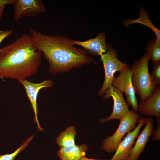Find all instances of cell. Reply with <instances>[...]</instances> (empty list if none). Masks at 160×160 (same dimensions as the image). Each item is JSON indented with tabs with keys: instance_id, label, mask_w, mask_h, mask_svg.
Instances as JSON below:
<instances>
[{
	"instance_id": "44dd1931",
	"label": "cell",
	"mask_w": 160,
	"mask_h": 160,
	"mask_svg": "<svg viewBox=\"0 0 160 160\" xmlns=\"http://www.w3.org/2000/svg\"><path fill=\"white\" fill-rule=\"evenodd\" d=\"M12 33V29L0 31V44L6 38L10 35Z\"/></svg>"
},
{
	"instance_id": "277c9868",
	"label": "cell",
	"mask_w": 160,
	"mask_h": 160,
	"mask_svg": "<svg viewBox=\"0 0 160 160\" xmlns=\"http://www.w3.org/2000/svg\"><path fill=\"white\" fill-rule=\"evenodd\" d=\"M141 117V116L132 110L130 111L120 120L119 125L114 133L104 140L101 149L108 153L115 152L124 136L134 129L138 119Z\"/></svg>"
},
{
	"instance_id": "ffe728a7",
	"label": "cell",
	"mask_w": 160,
	"mask_h": 160,
	"mask_svg": "<svg viewBox=\"0 0 160 160\" xmlns=\"http://www.w3.org/2000/svg\"><path fill=\"white\" fill-rule=\"evenodd\" d=\"M157 125L152 134L151 140L153 142L160 140V119L156 118Z\"/></svg>"
},
{
	"instance_id": "d6986e66",
	"label": "cell",
	"mask_w": 160,
	"mask_h": 160,
	"mask_svg": "<svg viewBox=\"0 0 160 160\" xmlns=\"http://www.w3.org/2000/svg\"><path fill=\"white\" fill-rule=\"evenodd\" d=\"M153 65V69L150 76L153 83L157 86L160 85V61Z\"/></svg>"
},
{
	"instance_id": "8992f818",
	"label": "cell",
	"mask_w": 160,
	"mask_h": 160,
	"mask_svg": "<svg viewBox=\"0 0 160 160\" xmlns=\"http://www.w3.org/2000/svg\"><path fill=\"white\" fill-rule=\"evenodd\" d=\"M132 75L131 68L129 66L127 67L120 71L118 76L114 77L111 85L125 92L128 105L132 106L133 111L136 112L138 104L132 82Z\"/></svg>"
},
{
	"instance_id": "5bb4252c",
	"label": "cell",
	"mask_w": 160,
	"mask_h": 160,
	"mask_svg": "<svg viewBox=\"0 0 160 160\" xmlns=\"http://www.w3.org/2000/svg\"><path fill=\"white\" fill-rule=\"evenodd\" d=\"M89 150L87 145H76L69 147H61L58 151L57 155L61 160H80L85 157Z\"/></svg>"
},
{
	"instance_id": "9c48e42d",
	"label": "cell",
	"mask_w": 160,
	"mask_h": 160,
	"mask_svg": "<svg viewBox=\"0 0 160 160\" xmlns=\"http://www.w3.org/2000/svg\"><path fill=\"white\" fill-rule=\"evenodd\" d=\"M145 118L142 117L137 121L138 125L128 132L117 148L114 154L110 160H127L129 157L135 140L138 137L142 127L145 124Z\"/></svg>"
},
{
	"instance_id": "4fadbf2b",
	"label": "cell",
	"mask_w": 160,
	"mask_h": 160,
	"mask_svg": "<svg viewBox=\"0 0 160 160\" xmlns=\"http://www.w3.org/2000/svg\"><path fill=\"white\" fill-rule=\"evenodd\" d=\"M137 111L145 116L160 119V85L147 100L138 105Z\"/></svg>"
},
{
	"instance_id": "603a6c76",
	"label": "cell",
	"mask_w": 160,
	"mask_h": 160,
	"mask_svg": "<svg viewBox=\"0 0 160 160\" xmlns=\"http://www.w3.org/2000/svg\"><path fill=\"white\" fill-rule=\"evenodd\" d=\"M6 5L4 4H0V20L1 18L3 10Z\"/></svg>"
},
{
	"instance_id": "ac0fdd59",
	"label": "cell",
	"mask_w": 160,
	"mask_h": 160,
	"mask_svg": "<svg viewBox=\"0 0 160 160\" xmlns=\"http://www.w3.org/2000/svg\"><path fill=\"white\" fill-rule=\"evenodd\" d=\"M34 135L26 139L14 152L10 154L0 155V160H14L16 156L29 143L34 137Z\"/></svg>"
},
{
	"instance_id": "8fae6325",
	"label": "cell",
	"mask_w": 160,
	"mask_h": 160,
	"mask_svg": "<svg viewBox=\"0 0 160 160\" xmlns=\"http://www.w3.org/2000/svg\"><path fill=\"white\" fill-rule=\"evenodd\" d=\"M154 122L152 117L145 118V126L138 135L127 160H138L140 154L144 151L149 138L152 135L153 130Z\"/></svg>"
},
{
	"instance_id": "3957f363",
	"label": "cell",
	"mask_w": 160,
	"mask_h": 160,
	"mask_svg": "<svg viewBox=\"0 0 160 160\" xmlns=\"http://www.w3.org/2000/svg\"><path fill=\"white\" fill-rule=\"evenodd\" d=\"M149 59L146 53L132 65V81L135 94L141 103L145 101L153 93L157 86L153 82L148 68Z\"/></svg>"
},
{
	"instance_id": "e0dca14e",
	"label": "cell",
	"mask_w": 160,
	"mask_h": 160,
	"mask_svg": "<svg viewBox=\"0 0 160 160\" xmlns=\"http://www.w3.org/2000/svg\"><path fill=\"white\" fill-rule=\"evenodd\" d=\"M147 56L153 63L160 61V40L156 38L149 42L146 49Z\"/></svg>"
},
{
	"instance_id": "6da1fadb",
	"label": "cell",
	"mask_w": 160,
	"mask_h": 160,
	"mask_svg": "<svg viewBox=\"0 0 160 160\" xmlns=\"http://www.w3.org/2000/svg\"><path fill=\"white\" fill-rule=\"evenodd\" d=\"M29 32L35 46L49 63V71L52 74L94 62L87 51L75 47L73 40L68 37L48 35L33 29Z\"/></svg>"
},
{
	"instance_id": "7402d4cb",
	"label": "cell",
	"mask_w": 160,
	"mask_h": 160,
	"mask_svg": "<svg viewBox=\"0 0 160 160\" xmlns=\"http://www.w3.org/2000/svg\"><path fill=\"white\" fill-rule=\"evenodd\" d=\"M14 0H0V4H12Z\"/></svg>"
},
{
	"instance_id": "2e32d148",
	"label": "cell",
	"mask_w": 160,
	"mask_h": 160,
	"mask_svg": "<svg viewBox=\"0 0 160 160\" xmlns=\"http://www.w3.org/2000/svg\"><path fill=\"white\" fill-rule=\"evenodd\" d=\"M140 17L137 19L127 20L124 23V25L128 26L129 25L136 23H141L149 27L155 33L156 38L160 40V31L151 22L148 16L147 12L143 8L139 11Z\"/></svg>"
},
{
	"instance_id": "cb8c5ba5",
	"label": "cell",
	"mask_w": 160,
	"mask_h": 160,
	"mask_svg": "<svg viewBox=\"0 0 160 160\" xmlns=\"http://www.w3.org/2000/svg\"><path fill=\"white\" fill-rule=\"evenodd\" d=\"M80 160H110L106 159H93L87 158L85 157H82Z\"/></svg>"
},
{
	"instance_id": "7c38bea8",
	"label": "cell",
	"mask_w": 160,
	"mask_h": 160,
	"mask_svg": "<svg viewBox=\"0 0 160 160\" xmlns=\"http://www.w3.org/2000/svg\"><path fill=\"white\" fill-rule=\"evenodd\" d=\"M105 38V33H98L95 38L85 41L73 40V43L74 45L82 47L89 54L96 56L101 55L107 52V44L106 42Z\"/></svg>"
},
{
	"instance_id": "52a82bcc",
	"label": "cell",
	"mask_w": 160,
	"mask_h": 160,
	"mask_svg": "<svg viewBox=\"0 0 160 160\" xmlns=\"http://www.w3.org/2000/svg\"><path fill=\"white\" fill-rule=\"evenodd\" d=\"M123 92L112 85L105 92L103 96L104 99L112 97L113 100V109L112 113L108 117L105 119L100 118L99 122L103 123L112 119L120 120L129 110L128 105L125 102Z\"/></svg>"
},
{
	"instance_id": "9a60e30c",
	"label": "cell",
	"mask_w": 160,
	"mask_h": 160,
	"mask_svg": "<svg viewBox=\"0 0 160 160\" xmlns=\"http://www.w3.org/2000/svg\"><path fill=\"white\" fill-rule=\"evenodd\" d=\"M76 132L75 126H71L62 132L56 139L57 143L61 147H65L75 145V138Z\"/></svg>"
},
{
	"instance_id": "ba28073f",
	"label": "cell",
	"mask_w": 160,
	"mask_h": 160,
	"mask_svg": "<svg viewBox=\"0 0 160 160\" xmlns=\"http://www.w3.org/2000/svg\"><path fill=\"white\" fill-rule=\"evenodd\" d=\"M13 17L16 22L24 17H34L46 10L41 0H14Z\"/></svg>"
},
{
	"instance_id": "30bf717a",
	"label": "cell",
	"mask_w": 160,
	"mask_h": 160,
	"mask_svg": "<svg viewBox=\"0 0 160 160\" xmlns=\"http://www.w3.org/2000/svg\"><path fill=\"white\" fill-rule=\"evenodd\" d=\"M18 81L25 88L27 97L31 103L34 112V121L37 124L38 129L39 130H42L38 119V95L41 89L52 86L54 84L53 82L50 79H46L39 83L32 82L26 79L20 80Z\"/></svg>"
},
{
	"instance_id": "7a4b0ae2",
	"label": "cell",
	"mask_w": 160,
	"mask_h": 160,
	"mask_svg": "<svg viewBox=\"0 0 160 160\" xmlns=\"http://www.w3.org/2000/svg\"><path fill=\"white\" fill-rule=\"evenodd\" d=\"M41 53L30 34H22L0 48V77L18 81L35 75L41 64Z\"/></svg>"
},
{
	"instance_id": "5b68a950",
	"label": "cell",
	"mask_w": 160,
	"mask_h": 160,
	"mask_svg": "<svg viewBox=\"0 0 160 160\" xmlns=\"http://www.w3.org/2000/svg\"><path fill=\"white\" fill-rule=\"evenodd\" d=\"M107 48L106 53L101 55L100 60L103 65L105 78L103 84L97 92L99 96H103L111 85L115 73L120 72L129 66L118 59L116 51L111 45L107 44Z\"/></svg>"
}]
</instances>
